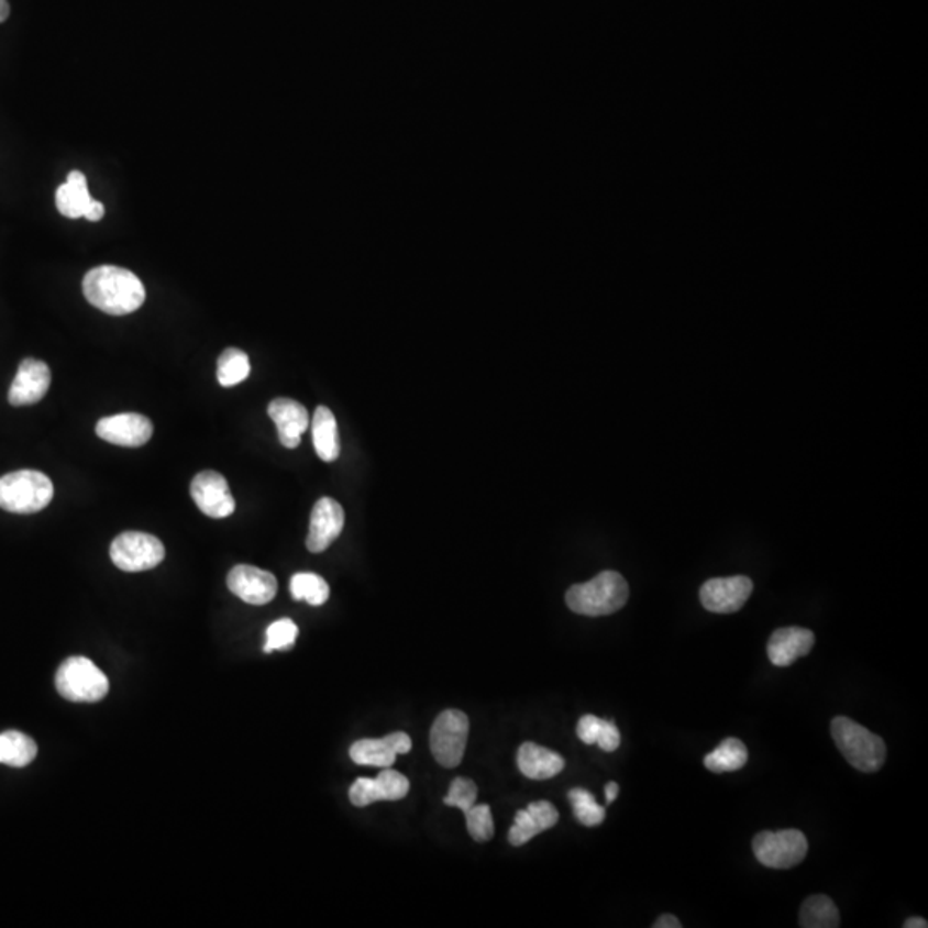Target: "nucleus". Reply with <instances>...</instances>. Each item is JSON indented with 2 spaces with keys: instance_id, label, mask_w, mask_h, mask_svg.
Wrapping results in <instances>:
<instances>
[{
  "instance_id": "obj_26",
  "label": "nucleus",
  "mask_w": 928,
  "mask_h": 928,
  "mask_svg": "<svg viewBox=\"0 0 928 928\" xmlns=\"http://www.w3.org/2000/svg\"><path fill=\"white\" fill-rule=\"evenodd\" d=\"M748 750L740 740L736 738H728L722 741L712 753L705 756V767L710 772H734L740 771L747 765Z\"/></svg>"
},
{
  "instance_id": "obj_4",
  "label": "nucleus",
  "mask_w": 928,
  "mask_h": 928,
  "mask_svg": "<svg viewBox=\"0 0 928 928\" xmlns=\"http://www.w3.org/2000/svg\"><path fill=\"white\" fill-rule=\"evenodd\" d=\"M54 497V485L44 473L21 469L0 478V508L16 515L42 511Z\"/></svg>"
},
{
  "instance_id": "obj_18",
  "label": "nucleus",
  "mask_w": 928,
  "mask_h": 928,
  "mask_svg": "<svg viewBox=\"0 0 928 928\" xmlns=\"http://www.w3.org/2000/svg\"><path fill=\"white\" fill-rule=\"evenodd\" d=\"M815 645V634L805 628L791 626L781 628L772 633L769 640L767 655L772 664L777 667H787L795 664L798 659L805 658L811 652Z\"/></svg>"
},
{
  "instance_id": "obj_19",
  "label": "nucleus",
  "mask_w": 928,
  "mask_h": 928,
  "mask_svg": "<svg viewBox=\"0 0 928 928\" xmlns=\"http://www.w3.org/2000/svg\"><path fill=\"white\" fill-rule=\"evenodd\" d=\"M557 820V808L551 802L530 803L524 810L516 814L515 824L509 830V842L512 846L527 844L543 830L552 829Z\"/></svg>"
},
{
  "instance_id": "obj_12",
  "label": "nucleus",
  "mask_w": 928,
  "mask_h": 928,
  "mask_svg": "<svg viewBox=\"0 0 928 928\" xmlns=\"http://www.w3.org/2000/svg\"><path fill=\"white\" fill-rule=\"evenodd\" d=\"M229 590L252 606H265L277 595L276 576L261 567L240 564L228 576Z\"/></svg>"
},
{
  "instance_id": "obj_25",
  "label": "nucleus",
  "mask_w": 928,
  "mask_h": 928,
  "mask_svg": "<svg viewBox=\"0 0 928 928\" xmlns=\"http://www.w3.org/2000/svg\"><path fill=\"white\" fill-rule=\"evenodd\" d=\"M799 925L805 928H838L841 921L835 901L822 894L808 897L799 913Z\"/></svg>"
},
{
  "instance_id": "obj_27",
  "label": "nucleus",
  "mask_w": 928,
  "mask_h": 928,
  "mask_svg": "<svg viewBox=\"0 0 928 928\" xmlns=\"http://www.w3.org/2000/svg\"><path fill=\"white\" fill-rule=\"evenodd\" d=\"M252 372L248 354L236 347H229L217 362V380L222 387H234L246 380Z\"/></svg>"
},
{
  "instance_id": "obj_34",
  "label": "nucleus",
  "mask_w": 928,
  "mask_h": 928,
  "mask_svg": "<svg viewBox=\"0 0 928 928\" xmlns=\"http://www.w3.org/2000/svg\"><path fill=\"white\" fill-rule=\"evenodd\" d=\"M653 928H681V921L674 915H662L653 924Z\"/></svg>"
},
{
  "instance_id": "obj_5",
  "label": "nucleus",
  "mask_w": 928,
  "mask_h": 928,
  "mask_svg": "<svg viewBox=\"0 0 928 928\" xmlns=\"http://www.w3.org/2000/svg\"><path fill=\"white\" fill-rule=\"evenodd\" d=\"M56 688L66 700L95 704L109 693V680L90 659L69 658L57 669Z\"/></svg>"
},
{
  "instance_id": "obj_29",
  "label": "nucleus",
  "mask_w": 928,
  "mask_h": 928,
  "mask_svg": "<svg viewBox=\"0 0 928 928\" xmlns=\"http://www.w3.org/2000/svg\"><path fill=\"white\" fill-rule=\"evenodd\" d=\"M573 814L586 827L600 826L606 820V808L598 805L597 799L592 793L583 789V787H575L567 793Z\"/></svg>"
},
{
  "instance_id": "obj_3",
  "label": "nucleus",
  "mask_w": 928,
  "mask_h": 928,
  "mask_svg": "<svg viewBox=\"0 0 928 928\" xmlns=\"http://www.w3.org/2000/svg\"><path fill=\"white\" fill-rule=\"evenodd\" d=\"M830 731H832L836 747L851 767L860 772H869V774L881 771L887 755L881 736L873 734L848 717H836L830 725Z\"/></svg>"
},
{
  "instance_id": "obj_36",
  "label": "nucleus",
  "mask_w": 928,
  "mask_h": 928,
  "mask_svg": "<svg viewBox=\"0 0 928 928\" xmlns=\"http://www.w3.org/2000/svg\"><path fill=\"white\" fill-rule=\"evenodd\" d=\"M927 920L924 918L913 917L905 921V928H927Z\"/></svg>"
},
{
  "instance_id": "obj_8",
  "label": "nucleus",
  "mask_w": 928,
  "mask_h": 928,
  "mask_svg": "<svg viewBox=\"0 0 928 928\" xmlns=\"http://www.w3.org/2000/svg\"><path fill=\"white\" fill-rule=\"evenodd\" d=\"M166 557L164 543L142 531H124L111 545L112 563L126 573L154 570Z\"/></svg>"
},
{
  "instance_id": "obj_1",
  "label": "nucleus",
  "mask_w": 928,
  "mask_h": 928,
  "mask_svg": "<svg viewBox=\"0 0 928 928\" xmlns=\"http://www.w3.org/2000/svg\"><path fill=\"white\" fill-rule=\"evenodd\" d=\"M84 295L95 308L118 317L139 310L146 298L140 277L114 265L91 268L84 279Z\"/></svg>"
},
{
  "instance_id": "obj_30",
  "label": "nucleus",
  "mask_w": 928,
  "mask_h": 928,
  "mask_svg": "<svg viewBox=\"0 0 928 928\" xmlns=\"http://www.w3.org/2000/svg\"><path fill=\"white\" fill-rule=\"evenodd\" d=\"M466 817V827H468L469 836L476 842H485L493 839L494 836V818L493 810L488 805H473L469 810L464 811Z\"/></svg>"
},
{
  "instance_id": "obj_15",
  "label": "nucleus",
  "mask_w": 928,
  "mask_h": 928,
  "mask_svg": "<svg viewBox=\"0 0 928 928\" xmlns=\"http://www.w3.org/2000/svg\"><path fill=\"white\" fill-rule=\"evenodd\" d=\"M413 748L411 738L406 732H393L378 740H360L350 748V756L358 765L387 769L396 762L398 755L408 753Z\"/></svg>"
},
{
  "instance_id": "obj_21",
  "label": "nucleus",
  "mask_w": 928,
  "mask_h": 928,
  "mask_svg": "<svg viewBox=\"0 0 928 928\" xmlns=\"http://www.w3.org/2000/svg\"><path fill=\"white\" fill-rule=\"evenodd\" d=\"M91 203H93V198L88 191L87 177L79 170H71L66 183L57 188V210L67 219H81L90 209Z\"/></svg>"
},
{
  "instance_id": "obj_17",
  "label": "nucleus",
  "mask_w": 928,
  "mask_h": 928,
  "mask_svg": "<svg viewBox=\"0 0 928 928\" xmlns=\"http://www.w3.org/2000/svg\"><path fill=\"white\" fill-rule=\"evenodd\" d=\"M267 411L276 423L280 444L288 449L298 448L301 435L310 427L307 408L295 399L277 398L268 405Z\"/></svg>"
},
{
  "instance_id": "obj_35",
  "label": "nucleus",
  "mask_w": 928,
  "mask_h": 928,
  "mask_svg": "<svg viewBox=\"0 0 928 928\" xmlns=\"http://www.w3.org/2000/svg\"><path fill=\"white\" fill-rule=\"evenodd\" d=\"M619 795V784L618 783H609L606 786V803L610 805L614 799L618 798Z\"/></svg>"
},
{
  "instance_id": "obj_23",
  "label": "nucleus",
  "mask_w": 928,
  "mask_h": 928,
  "mask_svg": "<svg viewBox=\"0 0 928 928\" xmlns=\"http://www.w3.org/2000/svg\"><path fill=\"white\" fill-rule=\"evenodd\" d=\"M576 732H578V738L583 743L598 744L607 753L616 752L621 744V734L614 725V720L598 719L592 714L579 719Z\"/></svg>"
},
{
  "instance_id": "obj_28",
  "label": "nucleus",
  "mask_w": 928,
  "mask_h": 928,
  "mask_svg": "<svg viewBox=\"0 0 928 928\" xmlns=\"http://www.w3.org/2000/svg\"><path fill=\"white\" fill-rule=\"evenodd\" d=\"M291 595L295 600H305L310 606H323L329 600L331 588L316 573H298L291 578Z\"/></svg>"
},
{
  "instance_id": "obj_7",
  "label": "nucleus",
  "mask_w": 928,
  "mask_h": 928,
  "mask_svg": "<svg viewBox=\"0 0 928 928\" xmlns=\"http://www.w3.org/2000/svg\"><path fill=\"white\" fill-rule=\"evenodd\" d=\"M469 720L461 710H444L430 731V750L442 767L454 769L463 760L468 741Z\"/></svg>"
},
{
  "instance_id": "obj_16",
  "label": "nucleus",
  "mask_w": 928,
  "mask_h": 928,
  "mask_svg": "<svg viewBox=\"0 0 928 928\" xmlns=\"http://www.w3.org/2000/svg\"><path fill=\"white\" fill-rule=\"evenodd\" d=\"M51 387V368L47 363L35 358L21 362L16 377L9 389L12 406H30L42 401Z\"/></svg>"
},
{
  "instance_id": "obj_37",
  "label": "nucleus",
  "mask_w": 928,
  "mask_h": 928,
  "mask_svg": "<svg viewBox=\"0 0 928 928\" xmlns=\"http://www.w3.org/2000/svg\"><path fill=\"white\" fill-rule=\"evenodd\" d=\"M9 14H11V5H9L8 0H0V23H4Z\"/></svg>"
},
{
  "instance_id": "obj_14",
  "label": "nucleus",
  "mask_w": 928,
  "mask_h": 928,
  "mask_svg": "<svg viewBox=\"0 0 928 928\" xmlns=\"http://www.w3.org/2000/svg\"><path fill=\"white\" fill-rule=\"evenodd\" d=\"M152 421L139 413L114 415L97 423V435L121 448H142L152 439Z\"/></svg>"
},
{
  "instance_id": "obj_20",
  "label": "nucleus",
  "mask_w": 928,
  "mask_h": 928,
  "mask_svg": "<svg viewBox=\"0 0 928 928\" xmlns=\"http://www.w3.org/2000/svg\"><path fill=\"white\" fill-rule=\"evenodd\" d=\"M563 756L537 743H523L518 750V767L528 780L548 781L564 771Z\"/></svg>"
},
{
  "instance_id": "obj_22",
  "label": "nucleus",
  "mask_w": 928,
  "mask_h": 928,
  "mask_svg": "<svg viewBox=\"0 0 928 928\" xmlns=\"http://www.w3.org/2000/svg\"><path fill=\"white\" fill-rule=\"evenodd\" d=\"M311 441L316 445L317 454L325 463H332L341 454L339 444L338 421L334 413L325 406H319L311 420Z\"/></svg>"
},
{
  "instance_id": "obj_33",
  "label": "nucleus",
  "mask_w": 928,
  "mask_h": 928,
  "mask_svg": "<svg viewBox=\"0 0 928 928\" xmlns=\"http://www.w3.org/2000/svg\"><path fill=\"white\" fill-rule=\"evenodd\" d=\"M103 216H106V207H103V203H100L99 200H93V203L90 205V209H88V212L85 213V219L90 222H99L102 221Z\"/></svg>"
},
{
  "instance_id": "obj_32",
  "label": "nucleus",
  "mask_w": 928,
  "mask_h": 928,
  "mask_svg": "<svg viewBox=\"0 0 928 928\" xmlns=\"http://www.w3.org/2000/svg\"><path fill=\"white\" fill-rule=\"evenodd\" d=\"M478 798V787L472 780L466 777H456V780L449 786L448 796L444 798L448 807L460 808L461 811L469 810Z\"/></svg>"
},
{
  "instance_id": "obj_6",
  "label": "nucleus",
  "mask_w": 928,
  "mask_h": 928,
  "mask_svg": "<svg viewBox=\"0 0 928 928\" xmlns=\"http://www.w3.org/2000/svg\"><path fill=\"white\" fill-rule=\"evenodd\" d=\"M753 853L756 860L769 869H793L807 857L808 841L802 830H763L753 839Z\"/></svg>"
},
{
  "instance_id": "obj_11",
  "label": "nucleus",
  "mask_w": 928,
  "mask_h": 928,
  "mask_svg": "<svg viewBox=\"0 0 928 928\" xmlns=\"http://www.w3.org/2000/svg\"><path fill=\"white\" fill-rule=\"evenodd\" d=\"M409 793V781L399 772L387 767L375 780L360 777L350 787V799L354 807H368L377 802H399Z\"/></svg>"
},
{
  "instance_id": "obj_13",
  "label": "nucleus",
  "mask_w": 928,
  "mask_h": 928,
  "mask_svg": "<svg viewBox=\"0 0 928 928\" xmlns=\"http://www.w3.org/2000/svg\"><path fill=\"white\" fill-rule=\"evenodd\" d=\"M344 528V509L338 500L323 497L313 506L308 531L307 548L313 554L327 551L339 539Z\"/></svg>"
},
{
  "instance_id": "obj_2",
  "label": "nucleus",
  "mask_w": 928,
  "mask_h": 928,
  "mask_svg": "<svg viewBox=\"0 0 928 928\" xmlns=\"http://www.w3.org/2000/svg\"><path fill=\"white\" fill-rule=\"evenodd\" d=\"M630 598V586L616 571H604L594 579L571 586L566 604L573 612L582 616H609L618 612Z\"/></svg>"
},
{
  "instance_id": "obj_9",
  "label": "nucleus",
  "mask_w": 928,
  "mask_h": 928,
  "mask_svg": "<svg viewBox=\"0 0 928 928\" xmlns=\"http://www.w3.org/2000/svg\"><path fill=\"white\" fill-rule=\"evenodd\" d=\"M189 490L198 509L213 520L228 518L236 509V500L232 497L228 482L221 473H198Z\"/></svg>"
},
{
  "instance_id": "obj_31",
  "label": "nucleus",
  "mask_w": 928,
  "mask_h": 928,
  "mask_svg": "<svg viewBox=\"0 0 928 928\" xmlns=\"http://www.w3.org/2000/svg\"><path fill=\"white\" fill-rule=\"evenodd\" d=\"M296 638H298V626L291 619H279V621L272 622L268 626L264 652L270 653L274 650H289L295 645Z\"/></svg>"
},
{
  "instance_id": "obj_24",
  "label": "nucleus",
  "mask_w": 928,
  "mask_h": 928,
  "mask_svg": "<svg viewBox=\"0 0 928 928\" xmlns=\"http://www.w3.org/2000/svg\"><path fill=\"white\" fill-rule=\"evenodd\" d=\"M36 753L38 748L30 736L20 731H5L0 734V763L23 769L35 760Z\"/></svg>"
},
{
  "instance_id": "obj_10",
  "label": "nucleus",
  "mask_w": 928,
  "mask_h": 928,
  "mask_svg": "<svg viewBox=\"0 0 928 928\" xmlns=\"http://www.w3.org/2000/svg\"><path fill=\"white\" fill-rule=\"evenodd\" d=\"M753 582L748 576L712 578L700 588L701 606L710 612H738L752 595Z\"/></svg>"
}]
</instances>
